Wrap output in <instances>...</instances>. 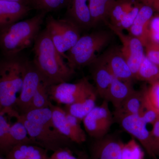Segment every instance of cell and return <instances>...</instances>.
<instances>
[{
	"label": "cell",
	"instance_id": "6da1fadb",
	"mask_svg": "<svg viewBox=\"0 0 159 159\" xmlns=\"http://www.w3.org/2000/svg\"><path fill=\"white\" fill-rule=\"evenodd\" d=\"M33 64L47 87L68 82L75 74L54 46L48 30L40 31L33 44Z\"/></svg>",
	"mask_w": 159,
	"mask_h": 159
},
{
	"label": "cell",
	"instance_id": "7a4b0ae2",
	"mask_svg": "<svg viewBox=\"0 0 159 159\" xmlns=\"http://www.w3.org/2000/svg\"><path fill=\"white\" fill-rule=\"evenodd\" d=\"M24 124L29 137L36 145L46 150L55 152L66 148L70 139L60 133L54 126L50 107L34 110L15 117Z\"/></svg>",
	"mask_w": 159,
	"mask_h": 159
},
{
	"label": "cell",
	"instance_id": "3957f363",
	"mask_svg": "<svg viewBox=\"0 0 159 159\" xmlns=\"http://www.w3.org/2000/svg\"><path fill=\"white\" fill-rule=\"evenodd\" d=\"M46 14L41 11L31 18L18 21L0 31V50L4 57L19 55L33 45Z\"/></svg>",
	"mask_w": 159,
	"mask_h": 159
},
{
	"label": "cell",
	"instance_id": "277c9868",
	"mask_svg": "<svg viewBox=\"0 0 159 159\" xmlns=\"http://www.w3.org/2000/svg\"><path fill=\"white\" fill-rule=\"evenodd\" d=\"M112 33V31L99 30L80 36L74 47L66 53L65 59L70 67L75 70L92 64L100 56V52L109 44Z\"/></svg>",
	"mask_w": 159,
	"mask_h": 159
},
{
	"label": "cell",
	"instance_id": "5b68a950",
	"mask_svg": "<svg viewBox=\"0 0 159 159\" xmlns=\"http://www.w3.org/2000/svg\"><path fill=\"white\" fill-rule=\"evenodd\" d=\"M25 59L19 55L0 60V111L14 109L22 87Z\"/></svg>",
	"mask_w": 159,
	"mask_h": 159
},
{
	"label": "cell",
	"instance_id": "8992f818",
	"mask_svg": "<svg viewBox=\"0 0 159 159\" xmlns=\"http://www.w3.org/2000/svg\"><path fill=\"white\" fill-rule=\"evenodd\" d=\"M46 28L54 46L66 59V53L81 36V30L69 19H56L52 16L45 19Z\"/></svg>",
	"mask_w": 159,
	"mask_h": 159
},
{
	"label": "cell",
	"instance_id": "52a82bcc",
	"mask_svg": "<svg viewBox=\"0 0 159 159\" xmlns=\"http://www.w3.org/2000/svg\"><path fill=\"white\" fill-rule=\"evenodd\" d=\"M50 99L58 104L70 105L97 93L96 88L84 77L75 83H61L48 88Z\"/></svg>",
	"mask_w": 159,
	"mask_h": 159
},
{
	"label": "cell",
	"instance_id": "ba28073f",
	"mask_svg": "<svg viewBox=\"0 0 159 159\" xmlns=\"http://www.w3.org/2000/svg\"><path fill=\"white\" fill-rule=\"evenodd\" d=\"M42 82L41 77L32 61L25 58L22 87L14 107L19 115L29 111L32 98Z\"/></svg>",
	"mask_w": 159,
	"mask_h": 159
},
{
	"label": "cell",
	"instance_id": "9c48e42d",
	"mask_svg": "<svg viewBox=\"0 0 159 159\" xmlns=\"http://www.w3.org/2000/svg\"><path fill=\"white\" fill-rule=\"evenodd\" d=\"M109 102L104 99L102 104L96 106L83 119L85 131L91 137L99 139L105 137L114 121L109 107Z\"/></svg>",
	"mask_w": 159,
	"mask_h": 159
},
{
	"label": "cell",
	"instance_id": "30bf717a",
	"mask_svg": "<svg viewBox=\"0 0 159 159\" xmlns=\"http://www.w3.org/2000/svg\"><path fill=\"white\" fill-rule=\"evenodd\" d=\"M105 23L114 34L118 36L122 43L120 50L135 79L139 67L145 56L144 46L137 38L125 34L123 31L115 28L108 21Z\"/></svg>",
	"mask_w": 159,
	"mask_h": 159
},
{
	"label": "cell",
	"instance_id": "8fae6325",
	"mask_svg": "<svg viewBox=\"0 0 159 159\" xmlns=\"http://www.w3.org/2000/svg\"><path fill=\"white\" fill-rule=\"evenodd\" d=\"M120 123L128 133L137 139L141 143L146 152L152 157L157 159L154 153L151 139L150 131L147 127V123L139 115H129L119 119Z\"/></svg>",
	"mask_w": 159,
	"mask_h": 159
},
{
	"label": "cell",
	"instance_id": "7c38bea8",
	"mask_svg": "<svg viewBox=\"0 0 159 159\" xmlns=\"http://www.w3.org/2000/svg\"><path fill=\"white\" fill-rule=\"evenodd\" d=\"M99 57L108 66L114 77L130 82L135 79L119 47L110 48Z\"/></svg>",
	"mask_w": 159,
	"mask_h": 159
},
{
	"label": "cell",
	"instance_id": "4fadbf2b",
	"mask_svg": "<svg viewBox=\"0 0 159 159\" xmlns=\"http://www.w3.org/2000/svg\"><path fill=\"white\" fill-rule=\"evenodd\" d=\"M123 144L112 136L97 139L92 148V159H122Z\"/></svg>",
	"mask_w": 159,
	"mask_h": 159
},
{
	"label": "cell",
	"instance_id": "5bb4252c",
	"mask_svg": "<svg viewBox=\"0 0 159 159\" xmlns=\"http://www.w3.org/2000/svg\"><path fill=\"white\" fill-rule=\"evenodd\" d=\"M31 9V6L22 3L0 1V31L21 20Z\"/></svg>",
	"mask_w": 159,
	"mask_h": 159
},
{
	"label": "cell",
	"instance_id": "9a60e30c",
	"mask_svg": "<svg viewBox=\"0 0 159 159\" xmlns=\"http://www.w3.org/2000/svg\"><path fill=\"white\" fill-rule=\"evenodd\" d=\"M154 11L150 7L142 5L131 27L129 34L137 38L145 48L149 40V27Z\"/></svg>",
	"mask_w": 159,
	"mask_h": 159
},
{
	"label": "cell",
	"instance_id": "2e32d148",
	"mask_svg": "<svg viewBox=\"0 0 159 159\" xmlns=\"http://www.w3.org/2000/svg\"><path fill=\"white\" fill-rule=\"evenodd\" d=\"M67 18L81 30L93 28L89 0H69Z\"/></svg>",
	"mask_w": 159,
	"mask_h": 159
},
{
	"label": "cell",
	"instance_id": "e0dca14e",
	"mask_svg": "<svg viewBox=\"0 0 159 159\" xmlns=\"http://www.w3.org/2000/svg\"><path fill=\"white\" fill-rule=\"evenodd\" d=\"M89 66L97 94L104 99L114 77L108 66L99 56Z\"/></svg>",
	"mask_w": 159,
	"mask_h": 159
},
{
	"label": "cell",
	"instance_id": "ac0fdd59",
	"mask_svg": "<svg viewBox=\"0 0 159 159\" xmlns=\"http://www.w3.org/2000/svg\"><path fill=\"white\" fill-rule=\"evenodd\" d=\"M134 90L133 82L123 81L114 77L104 99L111 102L116 109L120 107Z\"/></svg>",
	"mask_w": 159,
	"mask_h": 159
},
{
	"label": "cell",
	"instance_id": "d6986e66",
	"mask_svg": "<svg viewBox=\"0 0 159 159\" xmlns=\"http://www.w3.org/2000/svg\"><path fill=\"white\" fill-rule=\"evenodd\" d=\"M144 96L142 90L134 91L129 95L119 108L114 111V119L118 121L119 119L129 115H140L144 106Z\"/></svg>",
	"mask_w": 159,
	"mask_h": 159
},
{
	"label": "cell",
	"instance_id": "ffe728a7",
	"mask_svg": "<svg viewBox=\"0 0 159 159\" xmlns=\"http://www.w3.org/2000/svg\"><path fill=\"white\" fill-rule=\"evenodd\" d=\"M50 108L52 112V120L57 130L71 142L80 144L83 143L82 140L73 130L70 122L67 119L66 112L64 109L51 103Z\"/></svg>",
	"mask_w": 159,
	"mask_h": 159
},
{
	"label": "cell",
	"instance_id": "44dd1931",
	"mask_svg": "<svg viewBox=\"0 0 159 159\" xmlns=\"http://www.w3.org/2000/svg\"><path fill=\"white\" fill-rule=\"evenodd\" d=\"M116 0H89L93 27L99 23L107 21L109 14Z\"/></svg>",
	"mask_w": 159,
	"mask_h": 159
},
{
	"label": "cell",
	"instance_id": "7402d4cb",
	"mask_svg": "<svg viewBox=\"0 0 159 159\" xmlns=\"http://www.w3.org/2000/svg\"><path fill=\"white\" fill-rule=\"evenodd\" d=\"M98 94L94 93L79 102L70 105H66L65 110L76 117L80 121L96 106Z\"/></svg>",
	"mask_w": 159,
	"mask_h": 159
},
{
	"label": "cell",
	"instance_id": "603a6c76",
	"mask_svg": "<svg viewBox=\"0 0 159 159\" xmlns=\"http://www.w3.org/2000/svg\"><path fill=\"white\" fill-rule=\"evenodd\" d=\"M20 144L36 145L35 142L29 137L24 124L16 120V122L11 124L10 127L9 137V151L14 146Z\"/></svg>",
	"mask_w": 159,
	"mask_h": 159
},
{
	"label": "cell",
	"instance_id": "cb8c5ba5",
	"mask_svg": "<svg viewBox=\"0 0 159 159\" xmlns=\"http://www.w3.org/2000/svg\"><path fill=\"white\" fill-rule=\"evenodd\" d=\"M137 3L136 0H116L111 8L108 19L110 24L117 27L120 21Z\"/></svg>",
	"mask_w": 159,
	"mask_h": 159
},
{
	"label": "cell",
	"instance_id": "d4e9b609",
	"mask_svg": "<svg viewBox=\"0 0 159 159\" xmlns=\"http://www.w3.org/2000/svg\"><path fill=\"white\" fill-rule=\"evenodd\" d=\"M135 79L148 82L149 84L159 81V66L151 61L145 55Z\"/></svg>",
	"mask_w": 159,
	"mask_h": 159
},
{
	"label": "cell",
	"instance_id": "484cf974",
	"mask_svg": "<svg viewBox=\"0 0 159 159\" xmlns=\"http://www.w3.org/2000/svg\"><path fill=\"white\" fill-rule=\"evenodd\" d=\"M11 112L0 111V154L6 155L9 151V132L11 124L9 121Z\"/></svg>",
	"mask_w": 159,
	"mask_h": 159
},
{
	"label": "cell",
	"instance_id": "4316f807",
	"mask_svg": "<svg viewBox=\"0 0 159 159\" xmlns=\"http://www.w3.org/2000/svg\"><path fill=\"white\" fill-rule=\"evenodd\" d=\"M50 99L48 88L42 82L32 98L29 111L34 110L48 108L51 102Z\"/></svg>",
	"mask_w": 159,
	"mask_h": 159
},
{
	"label": "cell",
	"instance_id": "83f0119b",
	"mask_svg": "<svg viewBox=\"0 0 159 159\" xmlns=\"http://www.w3.org/2000/svg\"><path fill=\"white\" fill-rule=\"evenodd\" d=\"M122 159H144V152L135 139L123 144Z\"/></svg>",
	"mask_w": 159,
	"mask_h": 159
},
{
	"label": "cell",
	"instance_id": "f1b7e54d",
	"mask_svg": "<svg viewBox=\"0 0 159 159\" xmlns=\"http://www.w3.org/2000/svg\"><path fill=\"white\" fill-rule=\"evenodd\" d=\"M37 145L20 144L13 147L6 155V159H28Z\"/></svg>",
	"mask_w": 159,
	"mask_h": 159
},
{
	"label": "cell",
	"instance_id": "f546056e",
	"mask_svg": "<svg viewBox=\"0 0 159 159\" xmlns=\"http://www.w3.org/2000/svg\"><path fill=\"white\" fill-rule=\"evenodd\" d=\"M69 2V0H36L34 7L47 13L62 8Z\"/></svg>",
	"mask_w": 159,
	"mask_h": 159
},
{
	"label": "cell",
	"instance_id": "4dcf8cb0",
	"mask_svg": "<svg viewBox=\"0 0 159 159\" xmlns=\"http://www.w3.org/2000/svg\"><path fill=\"white\" fill-rule=\"evenodd\" d=\"M141 6H142V4L137 2L135 5L130 9V11H128L123 16L118 26L117 27H114H114L122 31L123 30L128 31L133 24Z\"/></svg>",
	"mask_w": 159,
	"mask_h": 159
},
{
	"label": "cell",
	"instance_id": "1f68e13d",
	"mask_svg": "<svg viewBox=\"0 0 159 159\" xmlns=\"http://www.w3.org/2000/svg\"><path fill=\"white\" fill-rule=\"evenodd\" d=\"M144 93L145 96L144 106L140 116L147 124H151L153 125V123L159 118V112L149 102L147 97L145 96L144 91Z\"/></svg>",
	"mask_w": 159,
	"mask_h": 159
},
{
	"label": "cell",
	"instance_id": "d6a6232c",
	"mask_svg": "<svg viewBox=\"0 0 159 159\" xmlns=\"http://www.w3.org/2000/svg\"><path fill=\"white\" fill-rule=\"evenodd\" d=\"M143 89L149 102L159 112V81L149 84Z\"/></svg>",
	"mask_w": 159,
	"mask_h": 159
},
{
	"label": "cell",
	"instance_id": "836d02e7",
	"mask_svg": "<svg viewBox=\"0 0 159 159\" xmlns=\"http://www.w3.org/2000/svg\"><path fill=\"white\" fill-rule=\"evenodd\" d=\"M145 55L149 60L159 66V43L148 41L145 47Z\"/></svg>",
	"mask_w": 159,
	"mask_h": 159
},
{
	"label": "cell",
	"instance_id": "e575fe53",
	"mask_svg": "<svg viewBox=\"0 0 159 159\" xmlns=\"http://www.w3.org/2000/svg\"><path fill=\"white\" fill-rule=\"evenodd\" d=\"M152 125L150 131L151 139L154 153L157 157L159 156V118Z\"/></svg>",
	"mask_w": 159,
	"mask_h": 159
},
{
	"label": "cell",
	"instance_id": "d590c367",
	"mask_svg": "<svg viewBox=\"0 0 159 159\" xmlns=\"http://www.w3.org/2000/svg\"><path fill=\"white\" fill-rule=\"evenodd\" d=\"M159 43V15H154L149 27V40Z\"/></svg>",
	"mask_w": 159,
	"mask_h": 159
},
{
	"label": "cell",
	"instance_id": "8d00e7d4",
	"mask_svg": "<svg viewBox=\"0 0 159 159\" xmlns=\"http://www.w3.org/2000/svg\"><path fill=\"white\" fill-rule=\"evenodd\" d=\"M142 5L150 7L154 12L159 15V0H136Z\"/></svg>",
	"mask_w": 159,
	"mask_h": 159
},
{
	"label": "cell",
	"instance_id": "74e56055",
	"mask_svg": "<svg viewBox=\"0 0 159 159\" xmlns=\"http://www.w3.org/2000/svg\"><path fill=\"white\" fill-rule=\"evenodd\" d=\"M0 1H9V2H17L22 3L27 6L34 7V2L33 0H0Z\"/></svg>",
	"mask_w": 159,
	"mask_h": 159
},
{
	"label": "cell",
	"instance_id": "f35d334b",
	"mask_svg": "<svg viewBox=\"0 0 159 159\" xmlns=\"http://www.w3.org/2000/svg\"><path fill=\"white\" fill-rule=\"evenodd\" d=\"M0 159H6V158H4L3 157L0 156Z\"/></svg>",
	"mask_w": 159,
	"mask_h": 159
},
{
	"label": "cell",
	"instance_id": "ab89813d",
	"mask_svg": "<svg viewBox=\"0 0 159 159\" xmlns=\"http://www.w3.org/2000/svg\"><path fill=\"white\" fill-rule=\"evenodd\" d=\"M79 159H87L85 157H82L80 158H79Z\"/></svg>",
	"mask_w": 159,
	"mask_h": 159
},
{
	"label": "cell",
	"instance_id": "60d3db41",
	"mask_svg": "<svg viewBox=\"0 0 159 159\" xmlns=\"http://www.w3.org/2000/svg\"><path fill=\"white\" fill-rule=\"evenodd\" d=\"M49 159V158H48V159Z\"/></svg>",
	"mask_w": 159,
	"mask_h": 159
}]
</instances>
